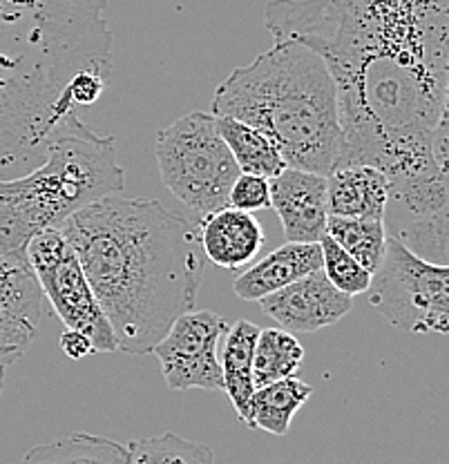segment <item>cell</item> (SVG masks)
I'll return each mask as SVG.
<instances>
[{"instance_id":"cell-1","label":"cell","mask_w":449,"mask_h":464,"mask_svg":"<svg viewBox=\"0 0 449 464\" xmlns=\"http://www.w3.org/2000/svg\"><path fill=\"white\" fill-rule=\"evenodd\" d=\"M264 25L329 67L340 166L389 179L449 161V0H273Z\"/></svg>"},{"instance_id":"cell-2","label":"cell","mask_w":449,"mask_h":464,"mask_svg":"<svg viewBox=\"0 0 449 464\" xmlns=\"http://www.w3.org/2000/svg\"><path fill=\"white\" fill-rule=\"evenodd\" d=\"M117 337L132 355L152 353L204 279L200 228L154 199L103 197L59 226Z\"/></svg>"},{"instance_id":"cell-3","label":"cell","mask_w":449,"mask_h":464,"mask_svg":"<svg viewBox=\"0 0 449 464\" xmlns=\"http://www.w3.org/2000/svg\"><path fill=\"white\" fill-rule=\"evenodd\" d=\"M105 0H0V179L30 172L74 112L70 85L108 76L112 32Z\"/></svg>"},{"instance_id":"cell-4","label":"cell","mask_w":449,"mask_h":464,"mask_svg":"<svg viewBox=\"0 0 449 464\" xmlns=\"http://www.w3.org/2000/svg\"><path fill=\"white\" fill-rule=\"evenodd\" d=\"M215 116L259 130L287 168L331 174L340 166L342 128L329 67L298 41H275L215 87Z\"/></svg>"},{"instance_id":"cell-5","label":"cell","mask_w":449,"mask_h":464,"mask_svg":"<svg viewBox=\"0 0 449 464\" xmlns=\"http://www.w3.org/2000/svg\"><path fill=\"white\" fill-rule=\"evenodd\" d=\"M123 188L114 137H101L74 112L67 114L47 139L36 168L0 179V255L30 264L27 246L34 237L59 228L81 208Z\"/></svg>"},{"instance_id":"cell-6","label":"cell","mask_w":449,"mask_h":464,"mask_svg":"<svg viewBox=\"0 0 449 464\" xmlns=\"http://www.w3.org/2000/svg\"><path fill=\"white\" fill-rule=\"evenodd\" d=\"M154 154L161 183L197 217L229 206L239 168L217 130L215 114L190 112L157 132Z\"/></svg>"},{"instance_id":"cell-7","label":"cell","mask_w":449,"mask_h":464,"mask_svg":"<svg viewBox=\"0 0 449 464\" xmlns=\"http://www.w3.org/2000/svg\"><path fill=\"white\" fill-rule=\"evenodd\" d=\"M369 304L407 333L449 331V270L447 266L420 259L398 239L387 237L378 270L371 275Z\"/></svg>"},{"instance_id":"cell-8","label":"cell","mask_w":449,"mask_h":464,"mask_svg":"<svg viewBox=\"0 0 449 464\" xmlns=\"http://www.w3.org/2000/svg\"><path fill=\"white\" fill-rule=\"evenodd\" d=\"M385 232L420 259L447 266L449 190L445 163H429L387 179Z\"/></svg>"},{"instance_id":"cell-9","label":"cell","mask_w":449,"mask_h":464,"mask_svg":"<svg viewBox=\"0 0 449 464\" xmlns=\"http://www.w3.org/2000/svg\"><path fill=\"white\" fill-rule=\"evenodd\" d=\"M27 261L43 297L50 299L65 328L83 333L94 353L119 351L112 326L92 293L81 261L59 228L34 237L27 246Z\"/></svg>"},{"instance_id":"cell-10","label":"cell","mask_w":449,"mask_h":464,"mask_svg":"<svg viewBox=\"0 0 449 464\" xmlns=\"http://www.w3.org/2000/svg\"><path fill=\"white\" fill-rule=\"evenodd\" d=\"M229 333V322L212 311L181 313L152 348L171 391H224L217 346Z\"/></svg>"},{"instance_id":"cell-11","label":"cell","mask_w":449,"mask_h":464,"mask_svg":"<svg viewBox=\"0 0 449 464\" xmlns=\"http://www.w3.org/2000/svg\"><path fill=\"white\" fill-rule=\"evenodd\" d=\"M264 315L288 333H316L333 326L354 308V297L340 293L325 273L313 270L278 293L259 299Z\"/></svg>"},{"instance_id":"cell-12","label":"cell","mask_w":449,"mask_h":464,"mask_svg":"<svg viewBox=\"0 0 449 464\" xmlns=\"http://www.w3.org/2000/svg\"><path fill=\"white\" fill-rule=\"evenodd\" d=\"M43 299L30 264L0 255V362L5 366L21 360L36 340Z\"/></svg>"},{"instance_id":"cell-13","label":"cell","mask_w":449,"mask_h":464,"mask_svg":"<svg viewBox=\"0 0 449 464\" xmlns=\"http://www.w3.org/2000/svg\"><path fill=\"white\" fill-rule=\"evenodd\" d=\"M270 208H275L287 241L320 244L327 235V177L284 168L270 179Z\"/></svg>"},{"instance_id":"cell-14","label":"cell","mask_w":449,"mask_h":464,"mask_svg":"<svg viewBox=\"0 0 449 464\" xmlns=\"http://www.w3.org/2000/svg\"><path fill=\"white\" fill-rule=\"evenodd\" d=\"M201 253L217 268L238 270L258 257L267 241V232L253 212H241L235 208H221L201 217L200 221Z\"/></svg>"},{"instance_id":"cell-15","label":"cell","mask_w":449,"mask_h":464,"mask_svg":"<svg viewBox=\"0 0 449 464\" xmlns=\"http://www.w3.org/2000/svg\"><path fill=\"white\" fill-rule=\"evenodd\" d=\"M322 268L320 244H293L287 241L262 261L246 268L235 277L233 293L244 302H259L267 295L278 293L304 275Z\"/></svg>"},{"instance_id":"cell-16","label":"cell","mask_w":449,"mask_h":464,"mask_svg":"<svg viewBox=\"0 0 449 464\" xmlns=\"http://www.w3.org/2000/svg\"><path fill=\"white\" fill-rule=\"evenodd\" d=\"M387 206V177L365 163H347L327 174L329 217L383 219Z\"/></svg>"},{"instance_id":"cell-17","label":"cell","mask_w":449,"mask_h":464,"mask_svg":"<svg viewBox=\"0 0 449 464\" xmlns=\"http://www.w3.org/2000/svg\"><path fill=\"white\" fill-rule=\"evenodd\" d=\"M259 326L249 319H239L235 326H229L224 335V353L220 357L221 377H224V393L229 395L235 413L249 429H253L250 420V398L255 393L253 384V351L258 342Z\"/></svg>"},{"instance_id":"cell-18","label":"cell","mask_w":449,"mask_h":464,"mask_svg":"<svg viewBox=\"0 0 449 464\" xmlns=\"http://www.w3.org/2000/svg\"><path fill=\"white\" fill-rule=\"evenodd\" d=\"M128 444L81 431L54 442L36 444L21 464H128Z\"/></svg>"},{"instance_id":"cell-19","label":"cell","mask_w":449,"mask_h":464,"mask_svg":"<svg viewBox=\"0 0 449 464\" xmlns=\"http://www.w3.org/2000/svg\"><path fill=\"white\" fill-rule=\"evenodd\" d=\"M313 393V386L299 377H284L255 389L250 398V420L253 429H262L270 435H287L291 422Z\"/></svg>"},{"instance_id":"cell-20","label":"cell","mask_w":449,"mask_h":464,"mask_svg":"<svg viewBox=\"0 0 449 464\" xmlns=\"http://www.w3.org/2000/svg\"><path fill=\"white\" fill-rule=\"evenodd\" d=\"M215 121L217 130H220L224 143L229 145L239 172L258 174V177L270 181L287 168L278 148L259 130L250 128V125L241 123L238 119H229V116H215Z\"/></svg>"},{"instance_id":"cell-21","label":"cell","mask_w":449,"mask_h":464,"mask_svg":"<svg viewBox=\"0 0 449 464\" xmlns=\"http://www.w3.org/2000/svg\"><path fill=\"white\" fill-rule=\"evenodd\" d=\"M302 362L304 348L293 333L284 328H259L253 351L255 389L284 380V377H296Z\"/></svg>"},{"instance_id":"cell-22","label":"cell","mask_w":449,"mask_h":464,"mask_svg":"<svg viewBox=\"0 0 449 464\" xmlns=\"http://www.w3.org/2000/svg\"><path fill=\"white\" fill-rule=\"evenodd\" d=\"M327 235L345 248L371 275L378 270L387 248V232L383 219H349V217H329Z\"/></svg>"},{"instance_id":"cell-23","label":"cell","mask_w":449,"mask_h":464,"mask_svg":"<svg viewBox=\"0 0 449 464\" xmlns=\"http://www.w3.org/2000/svg\"><path fill=\"white\" fill-rule=\"evenodd\" d=\"M128 464H215L209 444L192 442L177 433L154 435L128 444Z\"/></svg>"},{"instance_id":"cell-24","label":"cell","mask_w":449,"mask_h":464,"mask_svg":"<svg viewBox=\"0 0 449 464\" xmlns=\"http://www.w3.org/2000/svg\"><path fill=\"white\" fill-rule=\"evenodd\" d=\"M322 255V273L340 293L356 297V295L366 293L371 284V273L347 253L345 248L336 244L329 235L322 237L320 241Z\"/></svg>"},{"instance_id":"cell-25","label":"cell","mask_w":449,"mask_h":464,"mask_svg":"<svg viewBox=\"0 0 449 464\" xmlns=\"http://www.w3.org/2000/svg\"><path fill=\"white\" fill-rule=\"evenodd\" d=\"M229 208L241 212H258L270 208V183L258 174L241 172L229 192Z\"/></svg>"},{"instance_id":"cell-26","label":"cell","mask_w":449,"mask_h":464,"mask_svg":"<svg viewBox=\"0 0 449 464\" xmlns=\"http://www.w3.org/2000/svg\"><path fill=\"white\" fill-rule=\"evenodd\" d=\"M105 83H108V76L99 74V72H83V74L76 76L70 85L74 108H88V105L96 103L105 92Z\"/></svg>"},{"instance_id":"cell-27","label":"cell","mask_w":449,"mask_h":464,"mask_svg":"<svg viewBox=\"0 0 449 464\" xmlns=\"http://www.w3.org/2000/svg\"><path fill=\"white\" fill-rule=\"evenodd\" d=\"M61 351L65 353L70 360H83L90 353H94V348H92V342L83 335V333L65 328L61 335Z\"/></svg>"},{"instance_id":"cell-28","label":"cell","mask_w":449,"mask_h":464,"mask_svg":"<svg viewBox=\"0 0 449 464\" xmlns=\"http://www.w3.org/2000/svg\"><path fill=\"white\" fill-rule=\"evenodd\" d=\"M5 369H7V366L0 362V395H3V389H5Z\"/></svg>"}]
</instances>
